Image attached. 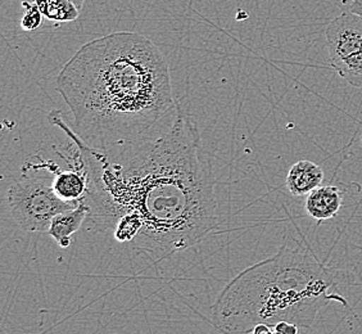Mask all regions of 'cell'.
<instances>
[{
  "mask_svg": "<svg viewBox=\"0 0 362 334\" xmlns=\"http://www.w3.org/2000/svg\"><path fill=\"white\" fill-rule=\"evenodd\" d=\"M48 119L77 148L88 181L83 200L88 219L100 229H115L129 214L141 219L143 229L132 243L136 253L157 264L217 228L216 178L198 126L180 103L173 124L158 138L105 151L86 144L62 112L54 110Z\"/></svg>",
  "mask_w": 362,
  "mask_h": 334,
  "instance_id": "obj_1",
  "label": "cell"
},
{
  "mask_svg": "<svg viewBox=\"0 0 362 334\" xmlns=\"http://www.w3.org/2000/svg\"><path fill=\"white\" fill-rule=\"evenodd\" d=\"M77 135L97 149L130 144L176 112L168 59L140 33L86 42L57 76Z\"/></svg>",
  "mask_w": 362,
  "mask_h": 334,
  "instance_id": "obj_2",
  "label": "cell"
},
{
  "mask_svg": "<svg viewBox=\"0 0 362 334\" xmlns=\"http://www.w3.org/2000/svg\"><path fill=\"white\" fill-rule=\"evenodd\" d=\"M338 278L311 250L283 244L272 256L231 279L212 305V321L223 334H251L258 324L280 321L311 329L330 301L349 306L333 292Z\"/></svg>",
  "mask_w": 362,
  "mask_h": 334,
  "instance_id": "obj_3",
  "label": "cell"
},
{
  "mask_svg": "<svg viewBox=\"0 0 362 334\" xmlns=\"http://www.w3.org/2000/svg\"><path fill=\"white\" fill-rule=\"evenodd\" d=\"M53 181V180H52ZM81 203L63 201L45 179L35 175H22L8 192L11 216L21 229L48 233L52 220L58 214L76 209Z\"/></svg>",
  "mask_w": 362,
  "mask_h": 334,
  "instance_id": "obj_4",
  "label": "cell"
},
{
  "mask_svg": "<svg viewBox=\"0 0 362 334\" xmlns=\"http://www.w3.org/2000/svg\"><path fill=\"white\" fill-rule=\"evenodd\" d=\"M329 62L349 85L362 89V18L341 13L325 30Z\"/></svg>",
  "mask_w": 362,
  "mask_h": 334,
  "instance_id": "obj_5",
  "label": "cell"
},
{
  "mask_svg": "<svg viewBox=\"0 0 362 334\" xmlns=\"http://www.w3.org/2000/svg\"><path fill=\"white\" fill-rule=\"evenodd\" d=\"M343 205V193L335 185H320L306 195L305 209L316 221L333 219Z\"/></svg>",
  "mask_w": 362,
  "mask_h": 334,
  "instance_id": "obj_6",
  "label": "cell"
},
{
  "mask_svg": "<svg viewBox=\"0 0 362 334\" xmlns=\"http://www.w3.org/2000/svg\"><path fill=\"white\" fill-rule=\"evenodd\" d=\"M324 175L320 165L313 161H298L286 174V188L294 197H303L322 185Z\"/></svg>",
  "mask_w": 362,
  "mask_h": 334,
  "instance_id": "obj_7",
  "label": "cell"
},
{
  "mask_svg": "<svg viewBox=\"0 0 362 334\" xmlns=\"http://www.w3.org/2000/svg\"><path fill=\"white\" fill-rule=\"evenodd\" d=\"M89 216V207L83 201L76 209L64 211L52 220L48 234L62 248H69L72 242V236L83 226Z\"/></svg>",
  "mask_w": 362,
  "mask_h": 334,
  "instance_id": "obj_8",
  "label": "cell"
},
{
  "mask_svg": "<svg viewBox=\"0 0 362 334\" xmlns=\"http://www.w3.org/2000/svg\"><path fill=\"white\" fill-rule=\"evenodd\" d=\"M52 183L57 195L62 198L63 201L80 202L84 200L88 189V181L83 170L59 171Z\"/></svg>",
  "mask_w": 362,
  "mask_h": 334,
  "instance_id": "obj_9",
  "label": "cell"
},
{
  "mask_svg": "<svg viewBox=\"0 0 362 334\" xmlns=\"http://www.w3.org/2000/svg\"><path fill=\"white\" fill-rule=\"evenodd\" d=\"M40 9L42 16L50 21H76L80 16V9L71 0H31Z\"/></svg>",
  "mask_w": 362,
  "mask_h": 334,
  "instance_id": "obj_10",
  "label": "cell"
},
{
  "mask_svg": "<svg viewBox=\"0 0 362 334\" xmlns=\"http://www.w3.org/2000/svg\"><path fill=\"white\" fill-rule=\"evenodd\" d=\"M143 229V221L139 216L129 214L121 217L113 230V237L121 243H133Z\"/></svg>",
  "mask_w": 362,
  "mask_h": 334,
  "instance_id": "obj_11",
  "label": "cell"
},
{
  "mask_svg": "<svg viewBox=\"0 0 362 334\" xmlns=\"http://www.w3.org/2000/svg\"><path fill=\"white\" fill-rule=\"evenodd\" d=\"M22 7L25 9L23 16L21 17L20 21V26H21L23 31H36L37 28H42V22H44V16L39 7L36 6L34 1L28 0V1H22Z\"/></svg>",
  "mask_w": 362,
  "mask_h": 334,
  "instance_id": "obj_12",
  "label": "cell"
},
{
  "mask_svg": "<svg viewBox=\"0 0 362 334\" xmlns=\"http://www.w3.org/2000/svg\"><path fill=\"white\" fill-rule=\"evenodd\" d=\"M274 329L280 334H300V328L297 324H293L289 321H280Z\"/></svg>",
  "mask_w": 362,
  "mask_h": 334,
  "instance_id": "obj_13",
  "label": "cell"
},
{
  "mask_svg": "<svg viewBox=\"0 0 362 334\" xmlns=\"http://www.w3.org/2000/svg\"><path fill=\"white\" fill-rule=\"evenodd\" d=\"M349 12L362 18V0H352L349 6Z\"/></svg>",
  "mask_w": 362,
  "mask_h": 334,
  "instance_id": "obj_14",
  "label": "cell"
},
{
  "mask_svg": "<svg viewBox=\"0 0 362 334\" xmlns=\"http://www.w3.org/2000/svg\"><path fill=\"white\" fill-rule=\"evenodd\" d=\"M251 334H274V327L267 324H258Z\"/></svg>",
  "mask_w": 362,
  "mask_h": 334,
  "instance_id": "obj_15",
  "label": "cell"
}]
</instances>
